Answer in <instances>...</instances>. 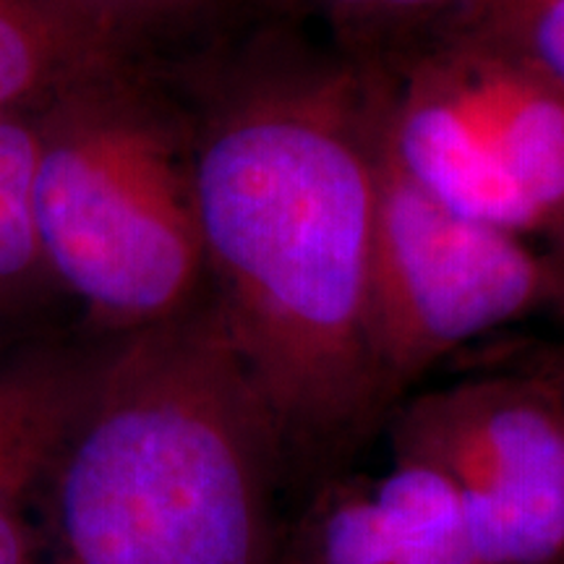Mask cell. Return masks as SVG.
<instances>
[{"mask_svg":"<svg viewBox=\"0 0 564 564\" xmlns=\"http://www.w3.org/2000/svg\"><path fill=\"white\" fill-rule=\"evenodd\" d=\"M394 455L460 489L486 564H564V403L535 371L394 405Z\"/></svg>","mask_w":564,"mask_h":564,"instance_id":"cell-6","label":"cell"},{"mask_svg":"<svg viewBox=\"0 0 564 564\" xmlns=\"http://www.w3.org/2000/svg\"><path fill=\"white\" fill-rule=\"evenodd\" d=\"M476 0H272L274 17L316 21L337 51L379 63L436 37Z\"/></svg>","mask_w":564,"mask_h":564,"instance_id":"cell-12","label":"cell"},{"mask_svg":"<svg viewBox=\"0 0 564 564\" xmlns=\"http://www.w3.org/2000/svg\"><path fill=\"white\" fill-rule=\"evenodd\" d=\"M95 51L175 70L274 17L272 0H63Z\"/></svg>","mask_w":564,"mask_h":564,"instance_id":"cell-9","label":"cell"},{"mask_svg":"<svg viewBox=\"0 0 564 564\" xmlns=\"http://www.w3.org/2000/svg\"><path fill=\"white\" fill-rule=\"evenodd\" d=\"M285 453L207 299L105 337L34 564H282Z\"/></svg>","mask_w":564,"mask_h":564,"instance_id":"cell-2","label":"cell"},{"mask_svg":"<svg viewBox=\"0 0 564 564\" xmlns=\"http://www.w3.org/2000/svg\"><path fill=\"white\" fill-rule=\"evenodd\" d=\"M282 564H486L463 494L394 457L373 484H327L288 533Z\"/></svg>","mask_w":564,"mask_h":564,"instance_id":"cell-7","label":"cell"},{"mask_svg":"<svg viewBox=\"0 0 564 564\" xmlns=\"http://www.w3.org/2000/svg\"><path fill=\"white\" fill-rule=\"evenodd\" d=\"M171 74L192 116L209 299L288 478L329 484L394 411L369 335L379 76L282 17Z\"/></svg>","mask_w":564,"mask_h":564,"instance_id":"cell-1","label":"cell"},{"mask_svg":"<svg viewBox=\"0 0 564 564\" xmlns=\"http://www.w3.org/2000/svg\"><path fill=\"white\" fill-rule=\"evenodd\" d=\"M102 343H40L0 352V564L37 562L47 484Z\"/></svg>","mask_w":564,"mask_h":564,"instance_id":"cell-8","label":"cell"},{"mask_svg":"<svg viewBox=\"0 0 564 564\" xmlns=\"http://www.w3.org/2000/svg\"><path fill=\"white\" fill-rule=\"evenodd\" d=\"M42 257L102 337L209 299L194 131L171 70L97 58L37 108L32 178Z\"/></svg>","mask_w":564,"mask_h":564,"instance_id":"cell-3","label":"cell"},{"mask_svg":"<svg viewBox=\"0 0 564 564\" xmlns=\"http://www.w3.org/2000/svg\"><path fill=\"white\" fill-rule=\"evenodd\" d=\"M436 37L481 47L564 91V0H476Z\"/></svg>","mask_w":564,"mask_h":564,"instance_id":"cell-13","label":"cell"},{"mask_svg":"<svg viewBox=\"0 0 564 564\" xmlns=\"http://www.w3.org/2000/svg\"><path fill=\"white\" fill-rule=\"evenodd\" d=\"M377 70V68H373ZM554 267L502 228L457 215L419 186L379 137L369 335L387 394L444 356L554 303Z\"/></svg>","mask_w":564,"mask_h":564,"instance_id":"cell-5","label":"cell"},{"mask_svg":"<svg viewBox=\"0 0 564 564\" xmlns=\"http://www.w3.org/2000/svg\"><path fill=\"white\" fill-rule=\"evenodd\" d=\"M392 158L444 207L514 236L564 217V91L455 37L371 63Z\"/></svg>","mask_w":564,"mask_h":564,"instance_id":"cell-4","label":"cell"},{"mask_svg":"<svg viewBox=\"0 0 564 564\" xmlns=\"http://www.w3.org/2000/svg\"><path fill=\"white\" fill-rule=\"evenodd\" d=\"M37 108L0 112V324L61 299L42 257L32 207Z\"/></svg>","mask_w":564,"mask_h":564,"instance_id":"cell-10","label":"cell"},{"mask_svg":"<svg viewBox=\"0 0 564 564\" xmlns=\"http://www.w3.org/2000/svg\"><path fill=\"white\" fill-rule=\"evenodd\" d=\"M97 58L63 0H0V112L40 108Z\"/></svg>","mask_w":564,"mask_h":564,"instance_id":"cell-11","label":"cell"},{"mask_svg":"<svg viewBox=\"0 0 564 564\" xmlns=\"http://www.w3.org/2000/svg\"><path fill=\"white\" fill-rule=\"evenodd\" d=\"M552 236H554V251L549 253V262H552V267H554V280H556L552 308H560V312H564V217H562V223L552 230Z\"/></svg>","mask_w":564,"mask_h":564,"instance_id":"cell-14","label":"cell"}]
</instances>
